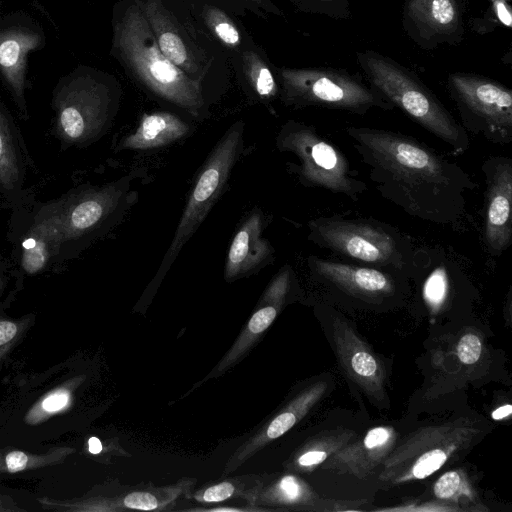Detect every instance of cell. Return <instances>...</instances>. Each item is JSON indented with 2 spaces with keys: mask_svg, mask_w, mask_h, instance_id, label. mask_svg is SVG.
<instances>
[{
  "mask_svg": "<svg viewBox=\"0 0 512 512\" xmlns=\"http://www.w3.org/2000/svg\"><path fill=\"white\" fill-rule=\"evenodd\" d=\"M345 132L381 197L438 225H456L466 216L477 184L457 163L401 132L357 126Z\"/></svg>",
  "mask_w": 512,
  "mask_h": 512,
  "instance_id": "cell-1",
  "label": "cell"
},
{
  "mask_svg": "<svg viewBox=\"0 0 512 512\" xmlns=\"http://www.w3.org/2000/svg\"><path fill=\"white\" fill-rule=\"evenodd\" d=\"M132 178L101 185L84 184L42 202L30 196L19 207L52 249V266L76 259L105 236L138 199Z\"/></svg>",
  "mask_w": 512,
  "mask_h": 512,
  "instance_id": "cell-2",
  "label": "cell"
},
{
  "mask_svg": "<svg viewBox=\"0 0 512 512\" xmlns=\"http://www.w3.org/2000/svg\"><path fill=\"white\" fill-rule=\"evenodd\" d=\"M112 50L132 75L156 96L193 117L203 114L205 103L199 81L161 52L135 0L114 17Z\"/></svg>",
  "mask_w": 512,
  "mask_h": 512,
  "instance_id": "cell-3",
  "label": "cell"
},
{
  "mask_svg": "<svg viewBox=\"0 0 512 512\" xmlns=\"http://www.w3.org/2000/svg\"><path fill=\"white\" fill-rule=\"evenodd\" d=\"M308 240L347 262L411 276L416 248L409 236L379 220L353 215L308 222Z\"/></svg>",
  "mask_w": 512,
  "mask_h": 512,
  "instance_id": "cell-4",
  "label": "cell"
},
{
  "mask_svg": "<svg viewBox=\"0 0 512 512\" xmlns=\"http://www.w3.org/2000/svg\"><path fill=\"white\" fill-rule=\"evenodd\" d=\"M118 90L110 76L78 66L61 77L52 92V134L62 149L85 148L110 128L118 107Z\"/></svg>",
  "mask_w": 512,
  "mask_h": 512,
  "instance_id": "cell-5",
  "label": "cell"
},
{
  "mask_svg": "<svg viewBox=\"0 0 512 512\" xmlns=\"http://www.w3.org/2000/svg\"><path fill=\"white\" fill-rule=\"evenodd\" d=\"M357 60L370 86L394 108L443 141L454 155L468 150L470 140L465 129L414 73L374 51L358 52Z\"/></svg>",
  "mask_w": 512,
  "mask_h": 512,
  "instance_id": "cell-6",
  "label": "cell"
},
{
  "mask_svg": "<svg viewBox=\"0 0 512 512\" xmlns=\"http://www.w3.org/2000/svg\"><path fill=\"white\" fill-rule=\"evenodd\" d=\"M280 152L291 153L297 162L288 170L307 188H318L358 201L367 190L346 155L313 126L289 120L276 137Z\"/></svg>",
  "mask_w": 512,
  "mask_h": 512,
  "instance_id": "cell-7",
  "label": "cell"
},
{
  "mask_svg": "<svg viewBox=\"0 0 512 512\" xmlns=\"http://www.w3.org/2000/svg\"><path fill=\"white\" fill-rule=\"evenodd\" d=\"M481 434L477 423L466 417L421 427L394 445L382 464L379 480L399 485L425 479L462 456Z\"/></svg>",
  "mask_w": 512,
  "mask_h": 512,
  "instance_id": "cell-8",
  "label": "cell"
},
{
  "mask_svg": "<svg viewBox=\"0 0 512 512\" xmlns=\"http://www.w3.org/2000/svg\"><path fill=\"white\" fill-rule=\"evenodd\" d=\"M281 98L296 109L318 107L363 116L370 110H392L371 86L346 71L332 68H281Z\"/></svg>",
  "mask_w": 512,
  "mask_h": 512,
  "instance_id": "cell-9",
  "label": "cell"
},
{
  "mask_svg": "<svg viewBox=\"0 0 512 512\" xmlns=\"http://www.w3.org/2000/svg\"><path fill=\"white\" fill-rule=\"evenodd\" d=\"M243 133L244 124L241 121L233 124L201 167L158 275H164L174 263L184 244L226 189L232 169L243 151Z\"/></svg>",
  "mask_w": 512,
  "mask_h": 512,
  "instance_id": "cell-10",
  "label": "cell"
},
{
  "mask_svg": "<svg viewBox=\"0 0 512 512\" xmlns=\"http://www.w3.org/2000/svg\"><path fill=\"white\" fill-rule=\"evenodd\" d=\"M448 91L465 131L487 141L512 142V91L500 82L470 73H451Z\"/></svg>",
  "mask_w": 512,
  "mask_h": 512,
  "instance_id": "cell-11",
  "label": "cell"
},
{
  "mask_svg": "<svg viewBox=\"0 0 512 512\" xmlns=\"http://www.w3.org/2000/svg\"><path fill=\"white\" fill-rule=\"evenodd\" d=\"M46 43L41 26L24 14H11L0 20V78L20 119L27 121V65L31 52Z\"/></svg>",
  "mask_w": 512,
  "mask_h": 512,
  "instance_id": "cell-12",
  "label": "cell"
},
{
  "mask_svg": "<svg viewBox=\"0 0 512 512\" xmlns=\"http://www.w3.org/2000/svg\"><path fill=\"white\" fill-rule=\"evenodd\" d=\"M306 263L316 282L366 302H382L394 297L407 278L379 268L315 255L308 256Z\"/></svg>",
  "mask_w": 512,
  "mask_h": 512,
  "instance_id": "cell-13",
  "label": "cell"
},
{
  "mask_svg": "<svg viewBox=\"0 0 512 512\" xmlns=\"http://www.w3.org/2000/svg\"><path fill=\"white\" fill-rule=\"evenodd\" d=\"M481 170L485 179L484 244L489 254L500 256L512 242V159L491 156Z\"/></svg>",
  "mask_w": 512,
  "mask_h": 512,
  "instance_id": "cell-14",
  "label": "cell"
},
{
  "mask_svg": "<svg viewBox=\"0 0 512 512\" xmlns=\"http://www.w3.org/2000/svg\"><path fill=\"white\" fill-rule=\"evenodd\" d=\"M34 167L21 131L0 99V206L13 209L32 193L26 187L29 170Z\"/></svg>",
  "mask_w": 512,
  "mask_h": 512,
  "instance_id": "cell-15",
  "label": "cell"
},
{
  "mask_svg": "<svg viewBox=\"0 0 512 512\" xmlns=\"http://www.w3.org/2000/svg\"><path fill=\"white\" fill-rule=\"evenodd\" d=\"M332 333L337 357L346 373L367 394L382 400L385 392V372L368 345L342 318H334Z\"/></svg>",
  "mask_w": 512,
  "mask_h": 512,
  "instance_id": "cell-16",
  "label": "cell"
},
{
  "mask_svg": "<svg viewBox=\"0 0 512 512\" xmlns=\"http://www.w3.org/2000/svg\"><path fill=\"white\" fill-rule=\"evenodd\" d=\"M404 21L418 41L459 40L463 32L461 0H407Z\"/></svg>",
  "mask_w": 512,
  "mask_h": 512,
  "instance_id": "cell-17",
  "label": "cell"
},
{
  "mask_svg": "<svg viewBox=\"0 0 512 512\" xmlns=\"http://www.w3.org/2000/svg\"><path fill=\"white\" fill-rule=\"evenodd\" d=\"M396 444V432L391 426H376L360 439L351 440L322 465L336 473L365 478L375 472Z\"/></svg>",
  "mask_w": 512,
  "mask_h": 512,
  "instance_id": "cell-18",
  "label": "cell"
},
{
  "mask_svg": "<svg viewBox=\"0 0 512 512\" xmlns=\"http://www.w3.org/2000/svg\"><path fill=\"white\" fill-rule=\"evenodd\" d=\"M142 10L161 52L193 79L201 74V58L184 37L180 26L162 0H135Z\"/></svg>",
  "mask_w": 512,
  "mask_h": 512,
  "instance_id": "cell-19",
  "label": "cell"
},
{
  "mask_svg": "<svg viewBox=\"0 0 512 512\" xmlns=\"http://www.w3.org/2000/svg\"><path fill=\"white\" fill-rule=\"evenodd\" d=\"M263 225L261 211L251 212L242 222L226 258L224 275L228 281L255 273L274 260V249L262 235Z\"/></svg>",
  "mask_w": 512,
  "mask_h": 512,
  "instance_id": "cell-20",
  "label": "cell"
},
{
  "mask_svg": "<svg viewBox=\"0 0 512 512\" xmlns=\"http://www.w3.org/2000/svg\"><path fill=\"white\" fill-rule=\"evenodd\" d=\"M189 132V125L169 112H154L142 116L137 128L124 137L117 150H147L166 146Z\"/></svg>",
  "mask_w": 512,
  "mask_h": 512,
  "instance_id": "cell-21",
  "label": "cell"
},
{
  "mask_svg": "<svg viewBox=\"0 0 512 512\" xmlns=\"http://www.w3.org/2000/svg\"><path fill=\"white\" fill-rule=\"evenodd\" d=\"M327 387V382L322 381L299 394L270 422L265 430L264 440L276 439L292 428L321 399Z\"/></svg>",
  "mask_w": 512,
  "mask_h": 512,
  "instance_id": "cell-22",
  "label": "cell"
},
{
  "mask_svg": "<svg viewBox=\"0 0 512 512\" xmlns=\"http://www.w3.org/2000/svg\"><path fill=\"white\" fill-rule=\"evenodd\" d=\"M355 435L354 431L348 429L324 432L303 448L296 457L295 465L303 470L314 469L351 441Z\"/></svg>",
  "mask_w": 512,
  "mask_h": 512,
  "instance_id": "cell-23",
  "label": "cell"
},
{
  "mask_svg": "<svg viewBox=\"0 0 512 512\" xmlns=\"http://www.w3.org/2000/svg\"><path fill=\"white\" fill-rule=\"evenodd\" d=\"M243 70L253 92L263 100L273 99L278 93L275 78L266 62L254 51L242 55Z\"/></svg>",
  "mask_w": 512,
  "mask_h": 512,
  "instance_id": "cell-24",
  "label": "cell"
},
{
  "mask_svg": "<svg viewBox=\"0 0 512 512\" xmlns=\"http://www.w3.org/2000/svg\"><path fill=\"white\" fill-rule=\"evenodd\" d=\"M203 18L207 27L222 44L231 49L240 47L239 30L225 12L215 6H206Z\"/></svg>",
  "mask_w": 512,
  "mask_h": 512,
  "instance_id": "cell-25",
  "label": "cell"
},
{
  "mask_svg": "<svg viewBox=\"0 0 512 512\" xmlns=\"http://www.w3.org/2000/svg\"><path fill=\"white\" fill-rule=\"evenodd\" d=\"M433 493L436 498L442 500H458L464 496L472 498L471 487L464 474L458 470L442 474L433 486Z\"/></svg>",
  "mask_w": 512,
  "mask_h": 512,
  "instance_id": "cell-26",
  "label": "cell"
},
{
  "mask_svg": "<svg viewBox=\"0 0 512 512\" xmlns=\"http://www.w3.org/2000/svg\"><path fill=\"white\" fill-rule=\"evenodd\" d=\"M482 353L480 337L472 332L465 333L459 339L456 346V354L460 362L471 365L476 363Z\"/></svg>",
  "mask_w": 512,
  "mask_h": 512,
  "instance_id": "cell-27",
  "label": "cell"
},
{
  "mask_svg": "<svg viewBox=\"0 0 512 512\" xmlns=\"http://www.w3.org/2000/svg\"><path fill=\"white\" fill-rule=\"evenodd\" d=\"M479 23L475 24L477 31L486 24L493 26L501 24L510 28L512 23L511 6L506 1H492L491 7L487 10L485 17L479 20Z\"/></svg>",
  "mask_w": 512,
  "mask_h": 512,
  "instance_id": "cell-28",
  "label": "cell"
},
{
  "mask_svg": "<svg viewBox=\"0 0 512 512\" xmlns=\"http://www.w3.org/2000/svg\"><path fill=\"white\" fill-rule=\"evenodd\" d=\"M124 505L130 509L150 511L157 508L158 501L150 493L132 492L124 498Z\"/></svg>",
  "mask_w": 512,
  "mask_h": 512,
  "instance_id": "cell-29",
  "label": "cell"
},
{
  "mask_svg": "<svg viewBox=\"0 0 512 512\" xmlns=\"http://www.w3.org/2000/svg\"><path fill=\"white\" fill-rule=\"evenodd\" d=\"M234 493V486L229 482H222L206 489L202 495L205 502H220L228 499Z\"/></svg>",
  "mask_w": 512,
  "mask_h": 512,
  "instance_id": "cell-30",
  "label": "cell"
},
{
  "mask_svg": "<svg viewBox=\"0 0 512 512\" xmlns=\"http://www.w3.org/2000/svg\"><path fill=\"white\" fill-rule=\"evenodd\" d=\"M69 392L66 390H58L42 402V408L47 412H55L64 408L69 401Z\"/></svg>",
  "mask_w": 512,
  "mask_h": 512,
  "instance_id": "cell-31",
  "label": "cell"
},
{
  "mask_svg": "<svg viewBox=\"0 0 512 512\" xmlns=\"http://www.w3.org/2000/svg\"><path fill=\"white\" fill-rule=\"evenodd\" d=\"M28 462L26 454L20 451L10 452L6 456V465L10 472H18L23 470Z\"/></svg>",
  "mask_w": 512,
  "mask_h": 512,
  "instance_id": "cell-32",
  "label": "cell"
},
{
  "mask_svg": "<svg viewBox=\"0 0 512 512\" xmlns=\"http://www.w3.org/2000/svg\"><path fill=\"white\" fill-rule=\"evenodd\" d=\"M17 327L10 321H0V345L9 342L16 334Z\"/></svg>",
  "mask_w": 512,
  "mask_h": 512,
  "instance_id": "cell-33",
  "label": "cell"
},
{
  "mask_svg": "<svg viewBox=\"0 0 512 512\" xmlns=\"http://www.w3.org/2000/svg\"><path fill=\"white\" fill-rule=\"evenodd\" d=\"M254 8L261 9L263 11L280 14L279 9L275 6L271 0H242Z\"/></svg>",
  "mask_w": 512,
  "mask_h": 512,
  "instance_id": "cell-34",
  "label": "cell"
},
{
  "mask_svg": "<svg viewBox=\"0 0 512 512\" xmlns=\"http://www.w3.org/2000/svg\"><path fill=\"white\" fill-rule=\"evenodd\" d=\"M512 413V406L510 404L503 405L497 409H495L491 416L494 420H501L508 416H510Z\"/></svg>",
  "mask_w": 512,
  "mask_h": 512,
  "instance_id": "cell-35",
  "label": "cell"
},
{
  "mask_svg": "<svg viewBox=\"0 0 512 512\" xmlns=\"http://www.w3.org/2000/svg\"><path fill=\"white\" fill-rule=\"evenodd\" d=\"M88 449L92 454H98L102 450V444L100 440L96 437H91L88 441Z\"/></svg>",
  "mask_w": 512,
  "mask_h": 512,
  "instance_id": "cell-36",
  "label": "cell"
},
{
  "mask_svg": "<svg viewBox=\"0 0 512 512\" xmlns=\"http://www.w3.org/2000/svg\"><path fill=\"white\" fill-rule=\"evenodd\" d=\"M5 264L6 263L4 261L0 260V281L2 279V275H3L4 271H5Z\"/></svg>",
  "mask_w": 512,
  "mask_h": 512,
  "instance_id": "cell-37",
  "label": "cell"
},
{
  "mask_svg": "<svg viewBox=\"0 0 512 512\" xmlns=\"http://www.w3.org/2000/svg\"><path fill=\"white\" fill-rule=\"evenodd\" d=\"M491 1H507V0H491Z\"/></svg>",
  "mask_w": 512,
  "mask_h": 512,
  "instance_id": "cell-38",
  "label": "cell"
}]
</instances>
